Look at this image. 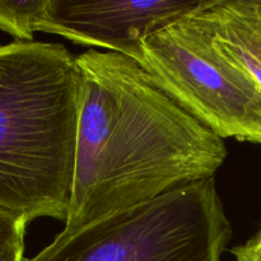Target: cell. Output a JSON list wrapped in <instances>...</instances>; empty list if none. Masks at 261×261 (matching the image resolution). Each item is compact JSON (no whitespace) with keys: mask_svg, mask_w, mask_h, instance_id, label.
<instances>
[{"mask_svg":"<svg viewBox=\"0 0 261 261\" xmlns=\"http://www.w3.org/2000/svg\"><path fill=\"white\" fill-rule=\"evenodd\" d=\"M81 76L75 168L63 233L213 178L224 139L168 96L132 58L89 50Z\"/></svg>","mask_w":261,"mask_h":261,"instance_id":"6da1fadb","label":"cell"},{"mask_svg":"<svg viewBox=\"0 0 261 261\" xmlns=\"http://www.w3.org/2000/svg\"><path fill=\"white\" fill-rule=\"evenodd\" d=\"M81 76L61 43L0 46V208L65 223L78 138Z\"/></svg>","mask_w":261,"mask_h":261,"instance_id":"7a4b0ae2","label":"cell"},{"mask_svg":"<svg viewBox=\"0 0 261 261\" xmlns=\"http://www.w3.org/2000/svg\"><path fill=\"white\" fill-rule=\"evenodd\" d=\"M232 234L213 177L60 232L24 261H223Z\"/></svg>","mask_w":261,"mask_h":261,"instance_id":"3957f363","label":"cell"},{"mask_svg":"<svg viewBox=\"0 0 261 261\" xmlns=\"http://www.w3.org/2000/svg\"><path fill=\"white\" fill-rule=\"evenodd\" d=\"M138 63L219 138L261 145V86L214 45L198 9L145 38Z\"/></svg>","mask_w":261,"mask_h":261,"instance_id":"277c9868","label":"cell"},{"mask_svg":"<svg viewBox=\"0 0 261 261\" xmlns=\"http://www.w3.org/2000/svg\"><path fill=\"white\" fill-rule=\"evenodd\" d=\"M203 0H48L41 32L97 46L138 63L143 41L191 14Z\"/></svg>","mask_w":261,"mask_h":261,"instance_id":"5b68a950","label":"cell"},{"mask_svg":"<svg viewBox=\"0 0 261 261\" xmlns=\"http://www.w3.org/2000/svg\"><path fill=\"white\" fill-rule=\"evenodd\" d=\"M198 14L219 51L261 86V0H203Z\"/></svg>","mask_w":261,"mask_h":261,"instance_id":"8992f818","label":"cell"},{"mask_svg":"<svg viewBox=\"0 0 261 261\" xmlns=\"http://www.w3.org/2000/svg\"><path fill=\"white\" fill-rule=\"evenodd\" d=\"M48 0H0V30L18 40H32L41 31Z\"/></svg>","mask_w":261,"mask_h":261,"instance_id":"52a82bcc","label":"cell"},{"mask_svg":"<svg viewBox=\"0 0 261 261\" xmlns=\"http://www.w3.org/2000/svg\"><path fill=\"white\" fill-rule=\"evenodd\" d=\"M28 222L0 208V261H24V234Z\"/></svg>","mask_w":261,"mask_h":261,"instance_id":"ba28073f","label":"cell"},{"mask_svg":"<svg viewBox=\"0 0 261 261\" xmlns=\"http://www.w3.org/2000/svg\"><path fill=\"white\" fill-rule=\"evenodd\" d=\"M234 261H261V228L246 244L231 250Z\"/></svg>","mask_w":261,"mask_h":261,"instance_id":"9c48e42d","label":"cell"}]
</instances>
